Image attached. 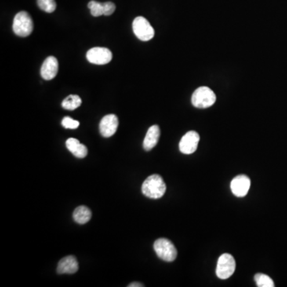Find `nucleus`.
<instances>
[{
    "mask_svg": "<svg viewBox=\"0 0 287 287\" xmlns=\"http://www.w3.org/2000/svg\"><path fill=\"white\" fill-rule=\"evenodd\" d=\"M38 8L46 13H52L56 10L55 0H37Z\"/></svg>",
    "mask_w": 287,
    "mask_h": 287,
    "instance_id": "19",
    "label": "nucleus"
},
{
    "mask_svg": "<svg viewBox=\"0 0 287 287\" xmlns=\"http://www.w3.org/2000/svg\"><path fill=\"white\" fill-rule=\"evenodd\" d=\"M132 30L139 39L147 42L154 37L155 31L146 18L139 16L133 20Z\"/></svg>",
    "mask_w": 287,
    "mask_h": 287,
    "instance_id": "5",
    "label": "nucleus"
},
{
    "mask_svg": "<svg viewBox=\"0 0 287 287\" xmlns=\"http://www.w3.org/2000/svg\"><path fill=\"white\" fill-rule=\"evenodd\" d=\"M34 23L27 12H20L15 15L13 22V31L19 37H27L32 33Z\"/></svg>",
    "mask_w": 287,
    "mask_h": 287,
    "instance_id": "3",
    "label": "nucleus"
},
{
    "mask_svg": "<svg viewBox=\"0 0 287 287\" xmlns=\"http://www.w3.org/2000/svg\"><path fill=\"white\" fill-rule=\"evenodd\" d=\"M59 71V62L53 56L46 58L41 67V76L45 80H52L57 75Z\"/></svg>",
    "mask_w": 287,
    "mask_h": 287,
    "instance_id": "11",
    "label": "nucleus"
},
{
    "mask_svg": "<svg viewBox=\"0 0 287 287\" xmlns=\"http://www.w3.org/2000/svg\"><path fill=\"white\" fill-rule=\"evenodd\" d=\"M129 287H143L144 285L141 283H139V282H132V283L129 284L128 285Z\"/></svg>",
    "mask_w": 287,
    "mask_h": 287,
    "instance_id": "22",
    "label": "nucleus"
},
{
    "mask_svg": "<svg viewBox=\"0 0 287 287\" xmlns=\"http://www.w3.org/2000/svg\"><path fill=\"white\" fill-rule=\"evenodd\" d=\"M62 125L65 129H76L79 126V121L72 119L71 117H65L62 121Z\"/></svg>",
    "mask_w": 287,
    "mask_h": 287,
    "instance_id": "20",
    "label": "nucleus"
},
{
    "mask_svg": "<svg viewBox=\"0 0 287 287\" xmlns=\"http://www.w3.org/2000/svg\"><path fill=\"white\" fill-rule=\"evenodd\" d=\"M118 125H119V121H118L117 116L114 114L105 116L99 125L101 134L104 137H110V136H114L117 132Z\"/></svg>",
    "mask_w": 287,
    "mask_h": 287,
    "instance_id": "9",
    "label": "nucleus"
},
{
    "mask_svg": "<svg viewBox=\"0 0 287 287\" xmlns=\"http://www.w3.org/2000/svg\"><path fill=\"white\" fill-rule=\"evenodd\" d=\"M200 142V135L196 131H189L179 141V150L183 154L189 155L197 151Z\"/></svg>",
    "mask_w": 287,
    "mask_h": 287,
    "instance_id": "8",
    "label": "nucleus"
},
{
    "mask_svg": "<svg viewBox=\"0 0 287 287\" xmlns=\"http://www.w3.org/2000/svg\"><path fill=\"white\" fill-rule=\"evenodd\" d=\"M103 8H104V15L106 16L111 15L116 10L115 4L112 2L103 3Z\"/></svg>",
    "mask_w": 287,
    "mask_h": 287,
    "instance_id": "21",
    "label": "nucleus"
},
{
    "mask_svg": "<svg viewBox=\"0 0 287 287\" xmlns=\"http://www.w3.org/2000/svg\"><path fill=\"white\" fill-rule=\"evenodd\" d=\"M255 281L259 287H274V283L272 278L268 275L263 274H257L255 275Z\"/></svg>",
    "mask_w": 287,
    "mask_h": 287,
    "instance_id": "17",
    "label": "nucleus"
},
{
    "mask_svg": "<svg viewBox=\"0 0 287 287\" xmlns=\"http://www.w3.org/2000/svg\"><path fill=\"white\" fill-rule=\"evenodd\" d=\"M88 8L90 10L91 15L94 17H99L101 15H104V8L103 3L97 2V1H90L88 4Z\"/></svg>",
    "mask_w": 287,
    "mask_h": 287,
    "instance_id": "18",
    "label": "nucleus"
},
{
    "mask_svg": "<svg viewBox=\"0 0 287 287\" xmlns=\"http://www.w3.org/2000/svg\"><path fill=\"white\" fill-rule=\"evenodd\" d=\"M86 59L93 64L106 65L111 62L113 54L107 48L94 47L87 52Z\"/></svg>",
    "mask_w": 287,
    "mask_h": 287,
    "instance_id": "7",
    "label": "nucleus"
},
{
    "mask_svg": "<svg viewBox=\"0 0 287 287\" xmlns=\"http://www.w3.org/2000/svg\"><path fill=\"white\" fill-rule=\"evenodd\" d=\"M161 135V130L158 125H155L150 127L143 142V147L146 151H150L158 143L159 138Z\"/></svg>",
    "mask_w": 287,
    "mask_h": 287,
    "instance_id": "13",
    "label": "nucleus"
},
{
    "mask_svg": "<svg viewBox=\"0 0 287 287\" xmlns=\"http://www.w3.org/2000/svg\"><path fill=\"white\" fill-rule=\"evenodd\" d=\"M66 146L69 151L78 158H84L88 154L86 146L80 143L79 140L75 138H69L66 140Z\"/></svg>",
    "mask_w": 287,
    "mask_h": 287,
    "instance_id": "14",
    "label": "nucleus"
},
{
    "mask_svg": "<svg viewBox=\"0 0 287 287\" xmlns=\"http://www.w3.org/2000/svg\"><path fill=\"white\" fill-rule=\"evenodd\" d=\"M153 248L158 257L166 262H172L177 257V250L170 240L161 238L156 240Z\"/></svg>",
    "mask_w": 287,
    "mask_h": 287,
    "instance_id": "4",
    "label": "nucleus"
},
{
    "mask_svg": "<svg viewBox=\"0 0 287 287\" xmlns=\"http://www.w3.org/2000/svg\"><path fill=\"white\" fill-rule=\"evenodd\" d=\"M142 193L150 199L161 198L166 192V184L160 175L154 174L149 176L142 184Z\"/></svg>",
    "mask_w": 287,
    "mask_h": 287,
    "instance_id": "1",
    "label": "nucleus"
},
{
    "mask_svg": "<svg viewBox=\"0 0 287 287\" xmlns=\"http://www.w3.org/2000/svg\"><path fill=\"white\" fill-rule=\"evenodd\" d=\"M235 260L230 254H223L218 259L216 275L220 279H227L235 270Z\"/></svg>",
    "mask_w": 287,
    "mask_h": 287,
    "instance_id": "6",
    "label": "nucleus"
},
{
    "mask_svg": "<svg viewBox=\"0 0 287 287\" xmlns=\"http://www.w3.org/2000/svg\"><path fill=\"white\" fill-rule=\"evenodd\" d=\"M251 187V179L246 175H238L230 183V189L237 197H244L248 194Z\"/></svg>",
    "mask_w": 287,
    "mask_h": 287,
    "instance_id": "10",
    "label": "nucleus"
},
{
    "mask_svg": "<svg viewBox=\"0 0 287 287\" xmlns=\"http://www.w3.org/2000/svg\"><path fill=\"white\" fill-rule=\"evenodd\" d=\"M81 105V99L78 95H70L63 100L62 106L67 110H74Z\"/></svg>",
    "mask_w": 287,
    "mask_h": 287,
    "instance_id": "16",
    "label": "nucleus"
},
{
    "mask_svg": "<svg viewBox=\"0 0 287 287\" xmlns=\"http://www.w3.org/2000/svg\"><path fill=\"white\" fill-rule=\"evenodd\" d=\"M216 101L214 91L207 86H201L195 90L192 97V103L195 107L206 109L215 104Z\"/></svg>",
    "mask_w": 287,
    "mask_h": 287,
    "instance_id": "2",
    "label": "nucleus"
},
{
    "mask_svg": "<svg viewBox=\"0 0 287 287\" xmlns=\"http://www.w3.org/2000/svg\"><path fill=\"white\" fill-rule=\"evenodd\" d=\"M92 212L89 208L85 206H79L74 210L73 218L76 223L79 224H85L90 220Z\"/></svg>",
    "mask_w": 287,
    "mask_h": 287,
    "instance_id": "15",
    "label": "nucleus"
},
{
    "mask_svg": "<svg viewBox=\"0 0 287 287\" xmlns=\"http://www.w3.org/2000/svg\"><path fill=\"white\" fill-rule=\"evenodd\" d=\"M78 260L75 256L69 255L59 261L57 271L59 274H74L78 270Z\"/></svg>",
    "mask_w": 287,
    "mask_h": 287,
    "instance_id": "12",
    "label": "nucleus"
}]
</instances>
